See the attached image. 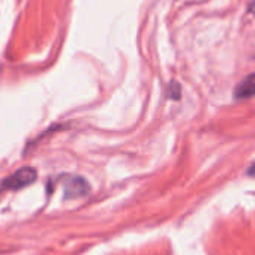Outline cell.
Returning <instances> with one entry per match:
<instances>
[{
	"instance_id": "cell-1",
	"label": "cell",
	"mask_w": 255,
	"mask_h": 255,
	"mask_svg": "<svg viewBox=\"0 0 255 255\" xmlns=\"http://www.w3.org/2000/svg\"><path fill=\"white\" fill-rule=\"evenodd\" d=\"M38 177V173L32 167H23L12 173L9 177H6L2 185H0V191H17L21 188H26L32 185Z\"/></svg>"
},
{
	"instance_id": "cell-2",
	"label": "cell",
	"mask_w": 255,
	"mask_h": 255,
	"mask_svg": "<svg viewBox=\"0 0 255 255\" xmlns=\"http://www.w3.org/2000/svg\"><path fill=\"white\" fill-rule=\"evenodd\" d=\"M89 183L78 176H68L63 182L65 198H78L89 194Z\"/></svg>"
},
{
	"instance_id": "cell-3",
	"label": "cell",
	"mask_w": 255,
	"mask_h": 255,
	"mask_svg": "<svg viewBox=\"0 0 255 255\" xmlns=\"http://www.w3.org/2000/svg\"><path fill=\"white\" fill-rule=\"evenodd\" d=\"M234 96L237 99H248L251 96H255V72L246 75L234 90Z\"/></svg>"
},
{
	"instance_id": "cell-4",
	"label": "cell",
	"mask_w": 255,
	"mask_h": 255,
	"mask_svg": "<svg viewBox=\"0 0 255 255\" xmlns=\"http://www.w3.org/2000/svg\"><path fill=\"white\" fill-rule=\"evenodd\" d=\"M180 95H182L180 86H179L177 83H171V86H168V96H170L171 99H179Z\"/></svg>"
},
{
	"instance_id": "cell-5",
	"label": "cell",
	"mask_w": 255,
	"mask_h": 255,
	"mask_svg": "<svg viewBox=\"0 0 255 255\" xmlns=\"http://www.w3.org/2000/svg\"><path fill=\"white\" fill-rule=\"evenodd\" d=\"M249 14H254L255 15V0H251V3H249Z\"/></svg>"
},
{
	"instance_id": "cell-6",
	"label": "cell",
	"mask_w": 255,
	"mask_h": 255,
	"mask_svg": "<svg viewBox=\"0 0 255 255\" xmlns=\"http://www.w3.org/2000/svg\"><path fill=\"white\" fill-rule=\"evenodd\" d=\"M248 174H249V176H255V162L248 168Z\"/></svg>"
}]
</instances>
